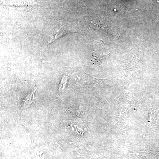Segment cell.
I'll return each mask as SVG.
<instances>
[{
  "instance_id": "obj_3",
  "label": "cell",
  "mask_w": 159,
  "mask_h": 159,
  "mask_svg": "<svg viewBox=\"0 0 159 159\" xmlns=\"http://www.w3.org/2000/svg\"><path fill=\"white\" fill-rule=\"evenodd\" d=\"M66 31H64V30H61L57 31V33H55V34L52 37L50 41H49V43H52V42L56 40L57 39L59 38L60 37H61L62 35H64L66 34Z\"/></svg>"
},
{
  "instance_id": "obj_2",
  "label": "cell",
  "mask_w": 159,
  "mask_h": 159,
  "mask_svg": "<svg viewBox=\"0 0 159 159\" xmlns=\"http://www.w3.org/2000/svg\"><path fill=\"white\" fill-rule=\"evenodd\" d=\"M36 89H37V88L34 89V90L32 91L31 93L29 94V95L26 97V98L25 99V100L24 101V106H25L26 105H29V104H30V103H31L32 100H33V99H34V94Z\"/></svg>"
},
{
  "instance_id": "obj_1",
  "label": "cell",
  "mask_w": 159,
  "mask_h": 159,
  "mask_svg": "<svg viewBox=\"0 0 159 159\" xmlns=\"http://www.w3.org/2000/svg\"><path fill=\"white\" fill-rule=\"evenodd\" d=\"M68 79V77L66 75H64L63 76L62 79L61 81L59 87V93H62L63 91L65 89L66 85L67 83Z\"/></svg>"
}]
</instances>
